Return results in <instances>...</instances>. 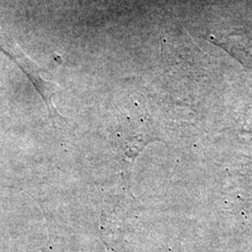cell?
Returning a JSON list of instances; mask_svg holds the SVG:
<instances>
[{"label": "cell", "mask_w": 252, "mask_h": 252, "mask_svg": "<svg viewBox=\"0 0 252 252\" xmlns=\"http://www.w3.org/2000/svg\"><path fill=\"white\" fill-rule=\"evenodd\" d=\"M213 43L225 50L244 65L252 68V36L248 35H230L209 38Z\"/></svg>", "instance_id": "7a4b0ae2"}, {"label": "cell", "mask_w": 252, "mask_h": 252, "mask_svg": "<svg viewBox=\"0 0 252 252\" xmlns=\"http://www.w3.org/2000/svg\"><path fill=\"white\" fill-rule=\"evenodd\" d=\"M0 52L8 56L9 59L21 68V70L27 75V78L32 82L36 90L45 102L47 109L54 119L60 118L54 108L53 97H54V84L46 81L41 76V69L37 66L35 62L27 55L24 50L18 45L16 40L9 35L8 32L4 31L0 27Z\"/></svg>", "instance_id": "6da1fadb"}]
</instances>
